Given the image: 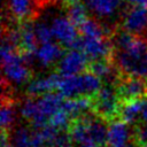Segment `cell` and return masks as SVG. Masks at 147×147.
<instances>
[{"instance_id":"24","label":"cell","mask_w":147,"mask_h":147,"mask_svg":"<svg viewBox=\"0 0 147 147\" xmlns=\"http://www.w3.org/2000/svg\"><path fill=\"white\" fill-rule=\"evenodd\" d=\"M71 122H72L71 117L68 115V113L63 108H61L49 118L48 124L59 130H65V129H69Z\"/></svg>"},{"instance_id":"12","label":"cell","mask_w":147,"mask_h":147,"mask_svg":"<svg viewBox=\"0 0 147 147\" xmlns=\"http://www.w3.org/2000/svg\"><path fill=\"white\" fill-rule=\"evenodd\" d=\"M122 26L123 30L130 33H142L147 29V8L132 6V8L125 13L122 21Z\"/></svg>"},{"instance_id":"17","label":"cell","mask_w":147,"mask_h":147,"mask_svg":"<svg viewBox=\"0 0 147 147\" xmlns=\"http://www.w3.org/2000/svg\"><path fill=\"white\" fill-rule=\"evenodd\" d=\"M94 15L99 17L114 16L123 0H83Z\"/></svg>"},{"instance_id":"22","label":"cell","mask_w":147,"mask_h":147,"mask_svg":"<svg viewBox=\"0 0 147 147\" xmlns=\"http://www.w3.org/2000/svg\"><path fill=\"white\" fill-rule=\"evenodd\" d=\"M80 36H102L106 37V30L96 21L87 18L80 25H78Z\"/></svg>"},{"instance_id":"23","label":"cell","mask_w":147,"mask_h":147,"mask_svg":"<svg viewBox=\"0 0 147 147\" xmlns=\"http://www.w3.org/2000/svg\"><path fill=\"white\" fill-rule=\"evenodd\" d=\"M0 121H1V127L3 130H8L15 122V108L11 102L3 101L1 107Z\"/></svg>"},{"instance_id":"28","label":"cell","mask_w":147,"mask_h":147,"mask_svg":"<svg viewBox=\"0 0 147 147\" xmlns=\"http://www.w3.org/2000/svg\"><path fill=\"white\" fill-rule=\"evenodd\" d=\"M126 3L131 6H137V7H144L147 8V0H123Z\"/></svg>"},{"instance_id":"6","label":"cell","mask_w":147,"mask_h":147,"mask_svg":"<svg viewBox=\"0 0 147 147\" xmlns=\"http://www.w3.org/2000/svg\"><path fill=\"white\" fill-rule=\"evenodd\" d=\"M121 98L117 88L111 84H106L100 87L93 96V110L95 115L106 121H114L119 117Z\"/></svg>"},{"instance_id":"25","label":"cell","mask_w":147,"mask_h":147,"mask_svg":"<svg viewBox=\"0 0 147 147\" xmlns=\"http://www.w3.org/2000/svg\"><path fill=\"white\" fill-rule=\"evenodd\" d=\"M34 32H36V36H37V39H38L39 44L52 41V39L54 38L51 24H48L44 21L37 22L34 24Z\"/></svg>"},{"instance_id":"10","label":"cell","mask_w":147,"mask_h":147,"mask_svg":"<svg viewBox=\"0 0 147 147\" xmlns=\"http://www.w3.org/2000/svg\"><path fill=\"white\" fill-rule=\"evenodd\" d=\"M145 79L138 76H126L121 79L116 86L121 100L126 101L145 98L147 95V82Z\"/></svg>"},{"instance_id":"3","label":"cell","mask_w":147,"mask_h":147,"mask_svg":"<svg viewBox=\"0 0 147 147\" xmlns=\"http://www.w3.org/2000/svg\"><path fill=\"white\" fill-rule=\"evenodd\" d=\"M64 96L60 92H48L40 96H30L21 105V115L34 127L48 124L49 118L62 108Z\"/></svg>"},{"instance_id":"2","label":"cell","mask_w":147,"mask_h":147,"mask_svg":"<svg viewBox=\"0 0 147 147\" xmlns=\"http://www.w3.org/2000/svg\"><path fill=\"white\" fill-rule=\"evenodd\" d=\"M106 119L88 114L72 119L69 134L76 147H105L107 145Z\"/></svg>"},{"instance_id":"11","label":"cell","mask_w":147,"mask_h":147,"mask_svg":"<svg viewBox=\"0 0 147 147\" xmlns=\"http://www.w3.org/2000/svg\"><path fill=\"white\" fill-rule=\"evenodd\" d=\"M15 147H46V140L41 127L21 126L13 133Z\"/></svg>"},{"instance_id":"8","label":"cell","mask_w":147,"mask_h":147,"mask_svg":"<svg viewBox=\"0 0 147 147\" xmlns=\"http://www.w3.org/2000/svg\"><path fill=\"white\" fill-rule=\"evenodd\" d=\"M52 31L54 38L63 47L75 48L79 39L78 26L68 17V16H56L51 22Z\"/></svg>"},{"instance_id":"27","label":"cell","mask_w":147,"mask_h":147,"mask_svg":"<svg viewBox=\"0 0 147 147\" xmlns=\"http://www.w3.org/2000/svg\"><path fill=\"white\" fill-rule=\"evenodd\" d=\"M133 137L138 147H147V124H139L134 130Z\"/></svg>"},{"instance_id":"13","label":"cell","mask_w":147,"mask_h":147,"mask_svg":"<svg viewBox=\"0 0 147 147\" xmlns=\"http://www.w3.org/2000/svg\"><path fill=\"white\" fill-rule=\"evenodd\" d=\"M63 56V48L60 42H41L36 51V61L42 68H49Z\"/></svg>"},{"instance_id":"15","label":"cell","mask_w":147,"mask_h":147,"mask_svg":"<svg viewBox=\"0 0 147 147\" xmlns=\"http://www.w3.org/2000/svg\"><path fill=\"white\" fill-rule=\"evenodd\" d=\"M130 139V130L127 123L119 119H114L108 125L107 145L109 147H123L127 145Z\"/></svg>"},{"instance_id":"14","label":"cell","mask_w":147,"mask_h":147,"mask_svg":"<svg viewBox=\"0 0 147 147\" xmlns=\"http://www.w3.org/2000/svg\"><path fill=\"white\" fill-rule=\"evenodd\" d=\"M59 74H51L47 76H39L32 78L26 84V93L29 96H40L48 92L56 90Z\"/></svg>"},{"instance_id":"1","label":"cell","mask_w":147,"mask_h":147,"mask_svg":"<svg viewBox=\"0 0 147 147\" xmlns=\"http://www.w3.org/2000/svg\"><path fill=\"white\" fill-rule=\"evenodd\" d=\"M115 61L126 76L147 78V41L125 30L114 38Z\"/></svg>"},{"instance_id":"18","label":"cell","mask_w":147,"mask_h":147,"mask_svg":"<svg viewBox=\"0 0 147 147\" xmlns=\"http://www.w3.org/2000/svg\"><path fill=\"white\" fill-rule=\"evenodd\" d=\"M144 101H145V98L122 101L121 110H119L121 119L124 121L127 124L136 123L139 119L140 115H141V109H142V106H144Z\"/></svg>"},{"instance_id":"4","label":"cell","mask_w":147,"mask_h":147,"mask_svg":"<svg viewBox=\"0 0 147 147\" xmlns=\"http://www.w3.org/2000/svg\"><path fill=\"white\" fill-rule=\"evenodd\" d=\"M1 65L5 78L16 86H21L30 80L31 72L29 65L23 60L18 48L3 38L1 46Z\"/></svg>"},{"instance_id":"5","label":"cell","mask_w":147,"mask_h":147,"mask_svg":"<svg viewBox=\"0 0 147 147\" xmlns=\"http://www.w3.org/2000/svg\"><path fill=\"white\" fill-rule=\"evenodd\" d=\"M101 86L102 80L93 72L86 71L72 76L60 75L56 91L60 92L64 98H77L83 95L93 98Z\"/></svg>"},{"instance_id":"29","label":"cell","mask_w":147,"mask_h":147,"mask_svg":"<svg viewBox=\"0 0 147 147\" xmlns=\"http://www.w3.org/2000/svg\"><path fill=\"white\" fill-rule=\"evenodd\" d=\"M140 119L142 121V123L147 124V99H145V101H144V106H142V109H141Z\"/></svg>"},{"instance_id":"20","label":"cell","mask_w":147,"mask_h":147,"mask_svg":"<svg viewBox=\"0 0 147 147\" xmlns=\"http://www.w3.org/2000/svg\"><path fill=\"white\" fill-rule=\"evenodd\" d=\"M10 15L18 22H25L32 13L31 0H8Z\"/></svg>"},{"instance_id":"16","label":"cell","mask_w":147,"mask_h":147,"mask_svg":"<svg viewBox=\"0 0 147 147\" xmlns=\"http://www.w3.org/2000/svg\"><path fill=\"white\" fill-rule=\"evenodd\" d=\"M62 108L68 113L71 119L84 116L93 109V98L83 95L77 98H65L62 105Z\"/></svg>"},{"instance_id":"21","label":"cell","mask_w":147,"mask_h":147,"mask_svg":"<svg viewBox=\"0 0 147 147\" xmlns=\"http://www.w3.org/2000/svg\"><path fill=\"white\" fill-rule=\"evenodd\" d=\"M87 6L85 5V2L82 0L74 2V3H69L67 5V13H68V17L78 26L80 25L85 20H87Z\"/></svg>"},{"instance_id":"26","label":"cell","mask_w":147,"mask_h":147,"mask_svg":"<svg viewBox=\"0 0 147 147\" xmlns=\"http://www.w3.org/2000/svg\"><path fill=\"white\" fill-rule=\"evenodd\" d=\"M74 142L69 133L64 132V130H57L53 138L51 139L47 147H72Z\"/></svg>"},{"instance_id":"30","label":"cell","mask_w":147,"mask_h":147,"mask_svg":"<svg viewBox=\"0 0 147 147\" xmlns=\"http://www.w3.org/2000/svg\"><path fill=\"white\" fill-rule=\"evenodd\" d=\"M123 147H131V146H129V145H125V146H123Z\"/></svg>"},{"instance_id":"19","label":"cell","mask_w":147,"mask_h":147,"mask_svg":"<svg viewBox=\"0 0 147 147\" xmlns=\"http://www.w3.org/2000/svg\"><path fill=\"white\" fill-rule=\"evenodd\" d=\"M88 71L93 72L101 80H107V82H114L117 77L116 69L109 62L108 60H96L92 61L88 64Z\"/></svg>"},{"instance_id":"9","label":"cell","mask_w":147,"mask_h":147,"mask_svg":"<svg viewBox=\"0 0 147 147\" xmlns=\"http://www.w3.org/2000/svg\"><path fill=\"white\" fill-rule=\"evenodd\" d=\"M88 57L78 48H70L57 62V74L61 76H72L88 69Z\"/></svg>"},{"instance_id":"7","label":"cell","mask_w":147,"mask_h":147,"mask_svg":"<svg viewBox=\"0 0 147 147\" xmlns=\"http://www.w3.org/2000/svg\"><path fill=\"white\" fill-rule=\"evenodd\" d=\"M80 49L90 61L108 60L111 56L114 45L102 36H79L76 47Z\"/></svg>"}]
</instances>
